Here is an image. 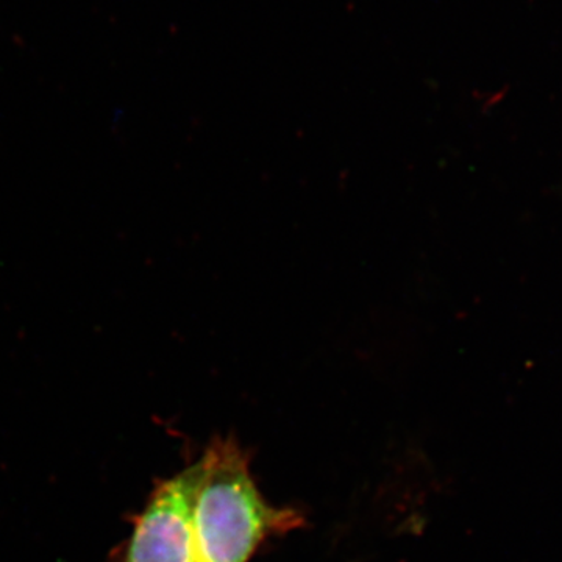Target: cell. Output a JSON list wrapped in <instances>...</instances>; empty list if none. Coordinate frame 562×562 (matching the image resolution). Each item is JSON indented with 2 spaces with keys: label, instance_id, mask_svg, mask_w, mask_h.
Wrapping results in <instances>:
<instances>
[{
  "label": "cell",
  "instance_id": "obj_1",
  "mask_svg": "<svg viewBox=\"0 0 562 562\" xmlns=\"http://www.w3.org/2000/svg\"><path fill=\"white\" fill-rule=\"evenodd\" d=\"M303 525L297 509L266 502L236 439L214 438L203 450L192 497L194 562H250L268 539Z\"/></svg>",
  "mask_w": 562,
  "mask_h": 562
},
{
  "label": "cell",
  "instance_id": "obj_2",
  "mask_svg": "<svg viewBox=\"0 0 562 562\" xmlns=\"http://www.w3.org/2000/svg\"><path fill=\"white\" fill-rule=\"evenodd\" d=\"M198 461L157 486L133 527L125 562H194L192 497Z\"/></svg>",
  "mask_w": 562,
  "mask_h": 562
}]
</instances>
